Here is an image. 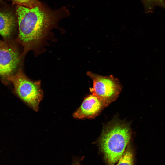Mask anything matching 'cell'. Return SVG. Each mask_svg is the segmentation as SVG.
<instances>
[{
  "mask_svg": "<svg viewBox=\"0 0 165 165\" xmlns=\"http://www.w3.org/2000/svg\"><path fill=\"white\" fill-rule=\"evenodd\" d=\"M68 13L65 8L53 10L42 3L31 8L18 6L17 40L24 47L23 55L38 46L58 20Z\"/></svg>",
  "mask_w": 165,
  "mask_h": 165,
  "instance_id": "1",
  "label": "cell"
},
{
  "mask_svg": "<svg viewBox=\"0 0 165 165\" xmlns=\"http://www.w3.org/2000/svg\"><path fill=\"white\" fill-rule=\"evenodd\" d=\"M129 125L114 120L104 128L98 140L100 149L107 165H115L124 152L131 138Z\"/></svg>",
  "mask_w": 165,
  "mask_h": 165,
  "instance_id": "2",
  "label": "cell"
},
{
  "mask_svg": "<svg viewBox=\"0 0 165 165\" xmlns=\"http://www.w3.org/2000/svg\"><path fill=\"white\" fill-rule=\"evenodd\" d=\"M7 81L13 84L14 93L21 100L33 110L38 111L43 97L40 81L30 79L20 68L8 79Z\"/></svg>",
  "mask_w": 165,
  "mask_h": 165,
  "instance_id": "3",
  "label": "cell"
},
{
  "mask_svg": "<svg viewBox=\"0 0 165 165\" xmlns=\"http://www.w3.org/2000/svg\"><path fill=\"white\" fill-rule=\"evenodd\" d=\"M87 75L93 82V87L90 88L92 94L97 97L105 107L116 99L122 90L117 78L112 75L102 76L90 71L87 72Z\"/></svg>",
  "mask_w": 165,
  "mask_h": 165,
  "instance_id": "4",
  "label": "cell"
},
{
  "mask_svg": "<svg viewBox=\"0 0 165 165\" xmlns=\"http://www.w3.org/2000/svg\"><path fill=\"white\" fill-rule=\"evenodd\" d=\"M22 56L12 39L0 40V77L4 83L18 70Z\"/></svg>",
  "mask_w": 165,
  "mask_h": 165,
  "instance_id": "5",
  "label": "cell"
},
{
  "mask_svg": "<svg viewBox=\"0 0 165 165\" xmlns=\"http://www.w3.org/2000/svg\"><path fill=\"white\" fill-rule=\"evenodd\" d=\"M105 107L103 102L92 94L85 97L80 107L73 113V116L78 119H93Z\"/></svg>",
  "mask_w": 165,
  "mask_h": 165,
  "instance_id": "6",
  "label": "cell"
},
{
  "mask_svg": "<svg viewBox=\"0 0 165 165\" xmlns=\"http://www.w3.org/2000/svg\"><path fill=\"white\" fill-rule=\"evenodd\" d=\"M16 25V17L12 13L0 10V34L4 39H12Z\"/></svg>",
  "mask_w": 165,
  "mask_h": 165,
  "instance_id": "7",
  "label": "cell"
},
{
  "mask_svg": "<svg viewBox=\"0 0 165 165\" xmlns=\"http://www.w3.org/2000/svg\"><path fill=\"white\" fill-rule=\"evenodd\" d=\"M117 165H134V154L131 146L128 145Z\"/></svg>",
  "mask_w": 165,
  "mask_h": 165,
  "instance_id": "8",
  "label": "cell"
},
{
  "mask_svg": "<svg viewBox=\"0 0 165 165\" xmlns=\"http://www.w3.org/2000/svg\"><path fill=\"white\" fill-rule=\"evenodd\" d=\"M143 3L146 12H152L157 6L165 9V0H141Z\"/></svg>",
  "mask_w": 165,
  "mask_h": 165,
  "instance_id": "9",
  "label": "cell"
},
{
  "mask_svg": "<svg viewBox=\"0 0 165 165\" xmlns=\"http://www.w3.org/2000/svg\"><path fill=\"white\" fill-rule=\"evenodd\" d=\"M18 5L22 6L32 8L40 5L42 3L38 0H13Z\"/></svg>",
  "mask_w": 165,
  "mask_h": 165,
  "instance_id": "10",
  "label": "cell"
},
{
  "mask_svg": "<svg viewBox=\"0 0 165 165\" xmlns=\"http://www.w3.org/2000/svg\"><path fill=\"white\" fill-rule=\"evenodd\" d=\"M71 165H81L80 159L78 157H73Z\"/></svg>",
  "mask_w": 165,
  "mask_h": 165,
  "instance_id": "11",
  "label": "cell"
}]
</instances>
